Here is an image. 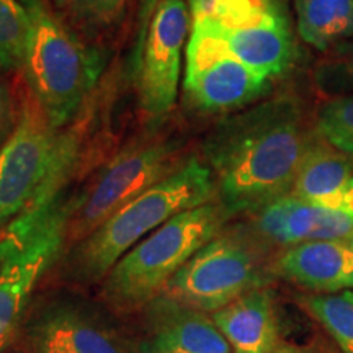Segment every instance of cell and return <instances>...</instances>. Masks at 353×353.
Here are the masks:
<instances>
[{
    "label": "cell",
    "instance_id": "obj_6",
    "mask_svg": "<svg viewBox=\"0 0 353 353\" xmlns=\"http://www.w3.org/2000/svg\"><path fill=\"white\" fill-rule=\"evenodd\" d=\"M260 239L242 231H221L167 283L164 294L213 314L267 281Z\"/></svg>",
    "mask_w": 353,
    "mask_h": 353
},
{
    "label": "cell",
    "instance_id": "obj_16",
    "mask_svg": "<svg viewBox=\"0 0 353 353\" xmlns=\"http://www.w3.org/2000/svg\"><path fill=\"white\" fill-rule=\"evenodd\" d=\"M234 353H275L278 325L273 296L257 288L211 314Z\"/></svg>",
    "mask_w": 353,
    "mask_h": 353
},
{
    "label": "cell",
    "instance_id": "obj_24",
    "mask_svg": "<svg viewBox=\"0 0 353 353\" xmlns=\"http://www.w3.org/2000/svg\"><path fill=\"white\" fill-rule=\"evenodd\" d=\"M161 0H139V10H138V23H136V38H134V46H132L131 52V76H138L139 64H141V56H143L145 37H148L149 25H151V19L156 12L157 3Z\"/></svg>",
    "mask_w": 353,
    "mask_h": 353
},
{
    "label": "cell",
    "instance_id": "obj_18",
    "mask_svg": "<svg viewBox=\"0 0 353 353\" xmlns=\"http://www.w3.org/2000/svg\"><path fill=\"white\" fill-rule=\"evenodd\" d=\"M301 39L327 52L353 38V0H294Z\"/></svg>",
    "mask_w": 353,
    "mask_h": 353
},
{
    "label": "cell",
    "instance_id": "obj_12",
    "mask_svg": "<svg viewBox=\"0 0 353 353\" xmlns=\"http://www.w3.org/2000/svg\"><path fill=\"white\" fill-rule=\"evenodd\" d=\"M143 330L139 353H231L224 335L211 316L159 294L141 309Z\"/></svg>",
    "mask_w": 353,
    "mask_h": 353
},
{
    "label": "cell",
    "instance_id": "obj_4",
    "mask_svg": "<svg viewBox=\"0 0 353 353\" xmlns=\"http://www.w3.org/2000/svg\"><path fill=\"white\" fill-rule=\"evenodd\" d=\"M231 218L218 201L179 213L123 255L101 281L110 309L132 312L164 293L174 275Z\"/></svg>",
    "mask_w": 353,
    "mask_h": 353
},
{
    "label": "cell",
    "instance_id": "obj_27",
    "mask_svg": "<svg viewBox=\"0 0 353 353\" xmlns=\"http://www.w3.org/2000/svg\"><path fill=\"white\" fill-rule=\"evenodd\" d=\"M211 3H213V0H188V6H190V10H192L193 19L205 17L210 10Z\"/></svg>",
    "mask_w": 353,
    "mask_h": 353
},
{
    "label": "cell",
    "instance_id": "obj_28",
    "mask_svg": "<svg viewBox=\"0 0 353 353\" xmlns=\"http://www.w3.org/2000/svg\"><path fill=\"white\" fill-rule=\"evenodd\" d=\"M275 353H299V352H286V350H283V348H276Z\"/></svg>",
    "mask_w": 353,
    "mask_h": 353
},
{
    "label": "cell",
    "instance_id": "obj_1",
    "mask_svg": "<svg viewBox=\"0 0 353 353\" xmlns=\"http://www.w3.org/2000/svg\"><path fill=\"white\" fill-rule=\"evenodd\" d=\"M312 128L301 103L280 95L221 120L201 145L216 201L229 216L255 213L291 193Z\"/></svg>",
    "mask_w": 353,
    "mask_h": 353
},
{
    "label": "cell",
    "instance_id": "obj_26",
    "mask_svg": "<svg viewBox=\"0 0 353 353\" xmlns=\"http://www.w3.org/2000/svg\"><path fill=\"white\" fill-rule=\"evenodd\" d=\"M20 110L17 108L10 88L0 81V149L10 139L19 123Z\"/></svg>",
    "mask_w": 353,
    "mask_h": 353
},
{
    "label": "cell",
    "instance_id": "obj_22",
    "mask_svg": "<svg viewBox=\"0 0 353 353\" xmlns=\"http://www.w3.org/2000/svg\"><path fill=\"white\" fill-rule=\"evenodd\" d=\"M312 81L324 100L353 95V38L322 52Z\"/></svg>",
    "mask_w": 353,
    "mask_h": 353
},
{
    "label": "cell",
    "instance_id": "obj_15",
    "mask_svg": "<svg viewBox=\"0 0 353 353\" xmlns=\"http://www.w3.org/2000/svg\"><path fill=\"white\" fill-rule=\"evenodd\" d=\"M275 270L286 280L319 294L353 291V239L286 247L276 259Z\"/></svg>",
    "mask_w": 353,
    "mask_h": 353
},
{
    "label": "cell",
    "instance_id": "obj_17",
    "mask_svg": "<svg viewBox=\"0 0 353 353\" xmlns=\"http://www.w3.org/2000/svg\"><path fill=\"white\" fill-rule=\"evenodd\" d=\"M352 179V159L325 143L312 128L291 195L325 208L337 210L339 201Z\"/></svg>",
    "mask_w": 353,
    "mask_h": 353
},
{
    "label": "cell",
    "instance_id": "obj_3",
    "mask_svg": "<svg viewBox=\"0 0 353 353\" xmlns=\"http://www.w3.org/2000/svg\"><path fill=\"white\" fill-rule=\"evenodd\" d=\"M28 13L23 76L28 94L51 125L64 130L77 120L103 70V57L57 15L50 0H20Z\"/></svg>",
    "mask_w": 353,
    "mask_h": 353
},
{
    "label": "cell",
    "instance_id": "obj_2",
    "mask_svg": "<svg viewBox=\"0 0 353 353\" xmlns=\"http://www.w3.org/2000/svg\"><path fill=\"white\" fill-rule=\"evenodd\" d=\"M216 201L213 176L192 156L167 179L145 190L63 254L61 276L79 285L101 283L123 255L183 211Z\"/></svg>",
    "mask_w": 353,
    "mask_h": 353
},
{
    "label": "cell",
    "instance_id": "obj_9",
    "mask_svg": "<svg viewBox=\"0 0 353 353\" xmlns=\"http://www.w3.org/2000/svg\"><path fill=\"white\" fill-rule=\"evenodd\" d=\"M192 25L187 0H161L157 3L136 76L139 108L149 121L162 120L175 107L182 52Z\"/></svg>",
    "mask_w": 353,
    "mask_h": 353
},
{
    "label": "cell",
    "instance_id": "obj_14",
    "mask_svg": "<svg viewBox=\"0 0 353 353\" xmlns=\"http://www.w3.org/2000/svg\"><path fill=\"white\" fill-rule=\"evenodd\" d=\"M254 232L265 244L285 249L304 242L353 239V213L325 208L288 193L255 211Z\"/></svg>",
    "mask_w": 353,
    "mask_h": 353
},
{
    "label": "cell",
    "instance_id": "obj_25",
    "mask_svg": "<svg viewBox=\"0 0 353 353\" xmlns=\"http://www.w3.org/2000/svg\"><path fill=\"white\" fill-rule=\"evenodd\" d=\"M26 345L30 353H74L54 334L32 321L26 324Z\"/></svg>",
    "mask_w": 353,
    "mask_h": 353
},
{
    "label": "cell",
    "instance_id": "obj_21",
    "mask_svg": "<svg viewBox=\"0 0 353 353\" xmlns=\"http://www.w3.org/2000/svg\"><path fill=\"white\" fill-rule=\"evenodd\" d=\"M30 20L20 0H0V72L23 68Z\"/></svg>",
    "mask_w": 353,
    "mask_h": 353
},
{
    "label": "cell",
    "instance_id": "obj_20",
    "mask_svg": "<svg viewBox=\"0 0 353 353\" xmlns=\"http://www.w3.org/2000/svg\"><path fill=\"white\" fill-rule=\"evenodd\" d=\"M304 306L343 353H353V291L312 294L304 299Z\"/></svg>",
    "mask_w": 353,
    "mask_h": 353
},
{
    "label": "cell",
    "instance_id": "obj_5",
    "mask_svg": "<svg viewBox=\"0 0 353 353\" xmlns=\"http://www.w3.org/2000/svg\"><path fill=\"white\" fill-rule=\"evenodd\" d=\"M182 143L172 136L143 139L118 152L82 195L69 201L65 247L74 245L103 224L114 211L179 170Z\"/></svg>",
    "mask_w": 353,
    "mask_h": 353
},
{
    "label": "cell",
    "instance_id": "obj_10",
    "mask_svg": "<svg viewBox=\"0 0 353 353\" xmlns=\"http://www.w3.org/2000/svg\"><path fill=\"white\" fill-rule=\"evenodd\" d=\"M68 216L69 200H64L0 262V350L21 325L34 286L63 254Z\"/></svg>",
    "mask_w": 353,
    "mask_h": 353
},
{
    "label": "cell",
    "instance_id": "obj_23",
    "mask_svg": "<svg viewBox=\"0 0 353 353\" xmlns=\"http://www.w3.org/2000/svg\"><path fill=\"white\" fill-rule=\"evenodd\" d=\"M314 131L353 161V95L322 101L314 118Z\"/></svg>",
    "mask_w": 353,
    "mask_h": 353
},
{
    "label": "cell",
    "instance_id": "obj_11",
    "mask_svg": "<svg viewBox=\"0 0 353 353\" xmlns=\"http://www.w3.org/2000/svg\"><path fill=\"white\" fill-rule=\"evenodd\" d=\"M30 321L61 339L74 353H139L113 316L97 303L70 293L43 299Z\"/></svg>",
    "mask_w": 353,
    "mask_h": 353
},
{
    "label": "cell",
    "instance_id": "obj_13",
    "mask_svg": "<svg viewBox=\"0 0 353 353\" xmlns=\"http://www.w3.org/2000/svg\"><path fill=\"white\" fill-rule=\"evenodd\" d=\"M203 20L208 21L237 59L260 76L273 81L283 76L293 64L296 56L294 38L281 0L259 15L236 23Z\"/></svg>",
    "mask_w": 353,
    "mask_h": 353
},
{
    "label": "cell",
    "instance_id": "obj_19",
    "mask_svg": "<svg viewBox=\"0 0 353 353\" xmlns=\"http://www.w3.org/2000/svg\"><path fill=\"white\" fill-rule=\"evenodd\" d=\"M65 23L82 33L95 34L112 30L125 13L128 0H50Z\"/></svg>",
    "mask_w": 353,
    "mask_h": 353
},
{
    "label": "cell",
    "instance_id": "obj_8",
    "mask_svg": "<svg viewBox=\"0 0 353 353\" xmlns=\"http://www.w3.org/2000/svg\"><path fill=\"white\" fill-rule=\"evenodd\" d=\"M63 130L51 125L32 95H26L10 139L0 149V231L32 205L48 179Z\"/></svg>",
    "mask_w": 353,
    "mask_h": 353
},
{
    "label": "cell",
    "instance_id": "obj_7",
    "mask_svg": "<svg viewBox=\"0 0 353 353\" xmlns=\"http://www.w3.org/2000/svg\"><path fill=\"white\" fill-rule=\"evenodd\" d=\"M183 90L198 112L228 113L249 107L270 88L260 76L229 51L208 21L193 19L185 52Z\"/></svg>",
    "mask_w": 353,
    "mask_h": 353
}]
</instances>
